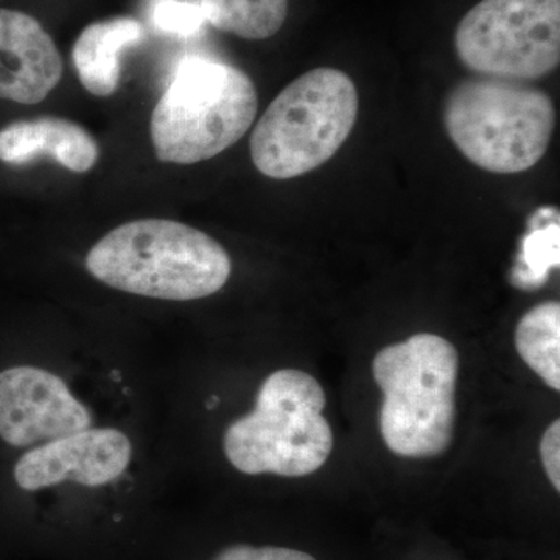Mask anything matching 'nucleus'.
I'll return each mask as SVG.
<instances>
[{
  "label": "nucleus",
  "instance_id": "dca6fc26",
  "mask_svg": "<svg viewBox=\"0 0 560 560\" xmlns=\"http://www.w3.org/2000/svg\"><path fill=\"white\" fill-rule=\"evenodd\" d=\"M153 22L161 32L187 38L200 32L206 20L200 3L160 0L153 10Z\"/></svg>",
  "mask_w": 560,
  "mask_h": 560
},
{
  "label": "nucleus",
  "instance_id": "7ed1b4c3",
  "mask_svg": "<svg viewBox=\"0 0 560 560\" xmlns=\"http://www.w3.org/2000/svg\"><path fill=\"white\" fill-rule=\"evenodd\" d=\"M458 350L434 334L382 349L372 363L381 386V431L390 452L433 458L451 447L455 433Z\"/></svg>",
  "mask_w": 560,
  "mask_h": 560
},
{
  "label": "nucleus",
  "instance_id": "f3484780",
  "mask_svg": "<svg viewBox=\"0 0 560 560\" xmlns=\"http://www.w3.org/2000/svg\"><path fill=\"white\" fill-rule=\"evenodd\" d=\"M212 560H316L308 552L289 547H256V545H231L224 548Z\"/></svg>",
  "mask_w": 560,
  "mask_h": 560
},
{
  "label": "nucleus",
  "instance_id": "0eeeda50",
  "mask_svg": "<svg viewBox=\"0 0 560 560\" xmlns=\"http://www.w3.org/2000/svg\"><path fill=\"white\" fill-rule=\"evenodd\" d=\"M455 49L481 77L539 80L559 68L560 0H481L459 21Z\"/></svg>",
  "mask_w": 560,
  "mask_h": 560
},
{
  "label": "nucleus",
  "instance_id": "39448f33",
  "mask_svg": "<svg viewBox=\"0 0 560 560\" xmlns=\"http://www.w3.org/2000/svg\"><path fill=\"white\" fill-rule=\"evenodd\" d=\"M444 127L456 149L497 175L529 171L550 147L556 110L547 92L523 81L470 79L444 103Z\"/></svg>",
  "mask_w": 560,
  "mask_h": 560
},
{
  "label": "nucleus",
  "instance_id": "2eb2a0df",
  "mask_svg": "<svg viewBox=\"0 0 560 560\" xmlns=\"http://www.w3.org/2000/svg\"><path fill=\"white\" fill-rule=\"evenodd\" d=\"M559 212L539 209L530 231L522 243V253L512 270V283L517 289L534 290L544 285L550 272L559 267Z\"/></svg>",
  "mask_w": 560,
  "mask_h": 560
},
{
  "label": "nucleus",
  "instance_id": "ddd939ff",
  "mask_svg": "<svg viewBox=\"0 0 560 560\" xmlns=\"http://www.w3.org/2000/svg\"><path fill=\"white\" fill-rule=\"evenodd\" d=\"M522 360L550 386L560 390V304L548 301L522 316L515 329Z\"/></svg>",
  "mask_w": 560,
  "mask_h": 560
},
{
  "label": "nucleus",
  "instance_id": "1a4fd4ad",
  "mask_svg": "<svg viewBox=\"0 0 560 560\" xmlns=\"http://www.w3.org/2000/svg\"><path fill=\"white\" fill-rule=\"evenodd\" d=\"M131 456V441L124 431L88 427L25 453L14 466V480L28 492L62 481L101 488L119 480L130 467Z\"/></svg>",
  "mask_w": 560,
  "mask_h": 560
},
{
  "label": "nucleus",
  "instance_id": "f8f14e48",
  "mask_svg": "<svg viewBox=\"0 0 560 560\" xmlns=\"http://www.w3.org/2000/svg\"><path fill=\"white\" fill-rule=\"evenodd\" d=\"M142 22L116 16L94 22L80 33L72 49L73 66L84 90L95 97H109L119 88L120 55L145 39Z\"/></svg>",
  "mask_w": 560,
  "mask_h": 560
},
{
  "label": "nucleus",
  "instance_id": "20e7f679",
  "mask_svg": "<svg viewBox=\"0 0 560 560\" xmlns=\"http://www.w3.org/2000/svg\"><path fill=\"white\" fill-rule=\"evenodd\" d=\"M326 404L323 386L307 372H272L261 383L254 410L228 427V460L246 475L300 478L320 469L334 448L323 415Z\"/></svg>",
  "mask_w": 560,
  "mask_h": 560
},
{
  "label": "nucleus",
  "instance_id": "4468645a",
  "mask_svg": "<svg viewBox=\"0 0 560 560\" xmlns=\"http://www.w3.org/2000/svg\"><path fill=\"white\" fill-rule=\"evenodd\" d=\"M290 0H200L202 14L217 31L238 38H271L285 24Z\"/></svg>",
  "mask_w": 560,
  "mask_h": 560
},
{
  "label": "nucleus",
  "instance_id": "a211bd4d",
  "mask_svg": "<svg viewBox=\"0 0 560 560\" xmlns=\"http://www.w3.org/2000/svg\"><path fill=\"white\" fill-rule=\"evenodd\" d=\"M540 456L545 471L555 489L560 490V422L555 420L540 442Z\"/></svg>",
  "mask_w": 560,
  "mask_h": 560
},
{
  "label": "nucleus",
  "instance_id": "9d476101",
  "mask_svg": "<svg viewBox=\"0 0 560 560\" xmlns=\"http://www.w3.org/2000/svg\"><path fill=\"white\" fill-rule=\"evenodd\" d=\"M62 58L39 21L0 9V98L36 105L61 81Z\"/></svg>",
  "mask_w": 560,
  "mask_h": 560
},
{
  "label": "nucleus",
  "instance_id": "423d86ee",
  "mask_svg": "<svg viewBox=\"0 0 560 560\" xmlns=\"http://www.w3.org/2000/svg\"><path fill=\"white\" fill-rule=\"evenodd\" d=\"M359 116V91L342 70L318 68L291 81L257 121L250 158L261 175L293 179L330 161Z\"/></svg>",
  "mask_w": 560,
  "mask_h": 560
},
{
  "label": "nucleus",
  "instance_id": "f03ea898",
  "mask_svg": "<svg viewBox=\"0 0 560 560\" xmlns=\"http://www.w3.org/2000/svg\"><path fill=\"white\" fill-rule=\"evenodd\" d=\"M257 108L256 86L243 70L186 57L151 114L154 153L165 164L212 160L249 131Z\"/></svg>",
  "mask_w": 560,
  "mask_h": 560
},
{
  "label": "nucleus",
  "instance_id": "f257e3e1",
  "mask_svg": "<svg viewBox=\"0 0 560 560\" xmlns=\"http://www.w3.org/2000/svg\"><path fill=\"white\" fill-rule=\"evenodd\" d=\"M92 278L110 289L164 301L219 293L231 278L230 254L215 238L179 221H128L92 246Z\"/></svg>",
  "mask_w": 560,
  "mask_h": 560
},
{
  "label": "nucleus",
  "instance_id": "6e6552de",
  "mask_svg": "<svg viewBox=\"0 0 560 560\" xmlns=\"http://www.w3.org/2000/svg\"><path fill=\"white\" fill-rule=\"evenodd\" d=\"M90 410L54 372L16 366L0 372V438L28 447L91 427Z\"/></svg>",
  "mask_w": 560,
  "mask_h": 560
},
{
  "label": "nucleus",
  "instance_id": "9b49d317",
  "mask_svg": "<svg viewBox=\"0 0 560 560\" xmlns=\"http://www.w3.org/2000/svg\"><path fill=\"white\" fill-rule=\"evenodd\" d=\"M101 156L97 140L75 121L57 116L10 124L0 131V161L25 165L50 158L73 173L90 172Z\"/></svg>",
  "mask_w": 560,
  "mask_h": 560
}]
</instances>
